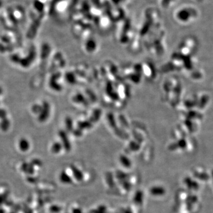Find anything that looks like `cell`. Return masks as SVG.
Returning a JSON list of instances; mask_svg holds the SVG:
<instances>
[{
	"label": "cell",
	"instance_id": "obj_10",
	"mask_svg": "<svg viewBox=\"0 0 213 213\" xmlns=\"http://www.w3.org/2000/svg\"><path fill=\"white\" fill-rule=\"evenodd\" d=\"M1 198H2V195H0V200H1Z\"/></svg>",
	"mask_w": 213,
	"mask_h": 213
},
{
	"label": "cell",
	"instance_id": "obj_2",
	"mask_svg": "<svg viewBox=\"0 0 213 213\" xmlns=\"http://www.w3.org/2000/svg\"><path fill=\"white\" fill-rule=\"evenodd\" d=\"M196 10L191 8H185L179 10L177 13L176 17L182 23H188L197 17Z\"/></svg>",
	"mask_w": 213,
	"mask_h": 213
},
{
	"label": "cell",
	"instance_id": "obj_6",
	"mask_svg": "<svg viewBox=\"0 0 213 213\" xmlns=\"http://www.w3.org/2000/svg\"><path fill=\"white\" fill-rule=\"evenodd\" d=\"M32 111L34 112V113H36V114H38V113H40L41 111H42V107L38 105V104H35L32 106Z\"/></svg>",
	"mask_w": 213,
	"mask_h": 213
},
{
	"label": "cell",
	"instance_id": "obj_4",
	"mask_svg": "<svg viewBox=\"0 0 213 213\" xmlns=\"http://www.w3.org/2000/svg\"><path fill=\"white\" fill-rule=\"evenodd\" d=\"M19 148L20 150L23 152H26L30 148V143L26 139H20L19 143Z\"/></svg>",
	"mask_w": 213,
	"mask_h": 213
},
{
	"label": "cell",
	"instance_id": "obj_7",
	"mask_svg": "<svg viewBox=\"0 0 213 213\" xmlns=\"http://www.w3.org/2000/svg\"><path fill=\"white\" fill-rule=\"evenodd\" d=\"M11 59L15 63H20L21 61V59L19 57V56L17 55H13L11 56Z\"/></svg>",
	"mask_w": 213,
	"mask_h": 213
},
{
	"label": "cell",
	"instance_id": "obj_9",
	"mask_svg": "<svg viewBox=\"0 0 213 213\" xmlns=\"http://www.w3.org/2000/svg\"><path fill=\"white\" fill-rule=\"evenodd\" d=\"M2 93V88L0 87V95H1Z\"/></svg>",
	"mask_w": 213,
	"mask_h": 213
},
{
	"label": "cell",
	"instance_id": "obj_3",
	"mask_svg": "<svg viewBox=\"0 0 213 213\" xmlns=\"http://www.w3.org/2000/svg\"><path fill=\"white\" fill-rule=\"evenodd\" d=\"M49 108L48 104H47L46 102H44L42 107V110L39 117V120L40 121L45 120L46 119L47 117L49 115Z\"/></svg>",
	"mask_w": 213,
	"mask_h": 213
},
{
	"label": "cell",
	"instance_id": "obj_1",
	"mask_svg": "<svg viewBox=\"0 0 213 213\" xmlns=\"http://www.w3.org/2000/svg\"><path fill=\"white\" fill-rule=\"evenodd\" d=\"M210 96L207 93L197 92L190 95L184 101L183 123L189 133L198 130L204 121L205 113L210 105Z\"/></svg>",
	"mask_w": 213,
	"mask_h": 213
},
{
	"label": "cell",
	"instance_id": "obj_5",
	"mask_svg": "<svg viewBox=\"0 0 213 213\" xmlns=\"http://www.w3.org/2000/svg\"><path fill=\"white\" fill-rule=\"evenodd\" d=\"M9 126V121L6 118L2 119L1 123V127L3 130H7Z\"/></svg>",
	"mask_w": 213,
	"mask_h": 213
},
{
	"label": "cell",
	"instance_id": "obj_8",
	"mask_svg": "<svg viewBox=\"0 0 213 213\" xmlns=\"http://www.w3.org/2000/svg\"><path fill=\"white\" fill-rule=\"evenodd\" d=\"M6 116H7L6 111L3 109H0V119H6Z\"/></svg>",
	"mask_w": 213,
	"mask_h": 213
},
{
	"label": "cell",
	"instance_id": "obj_11",
	"mask_svg": "<svg viewBox=\"0 0 213 213\" xmlns=\"http://www.w3.org/2000/svg\"><path fill=\"white\" fill-rule=\"evenodd\" d=\"M198 1H199V0H198Z\"/></svg>",
	"mask_w": 213,
	"mask_h": 213
}]
</instances>
